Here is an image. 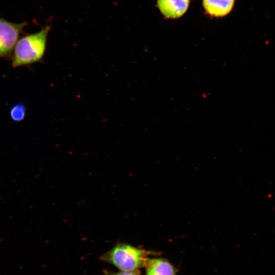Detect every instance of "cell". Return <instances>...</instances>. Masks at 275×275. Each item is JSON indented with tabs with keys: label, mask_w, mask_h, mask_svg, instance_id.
I'll list each match as a JSON object with an SVG mask.
<instances>
[{
	"label": "cell",
	"mask_w": 275,
	"mask_h": 275,
	"mask_svg": "<svg viewBox=\"0 0 275 275\" xmlns=\"http://www.w3.org/2000/svg\"><path fill=\"white\" fill-rule=\"evenodd\" d=\"M50 25H46L37 33L25 35L18 40L12 57L14 68L40 61L46 48Z\"/></svg>",
	"instance_id": "1"
},
{
	"label": "cell",
	"mask_w": 275,
	"mask_h": 275,
	"mask_svg": "<svg viewBox=\"0 0 275 275\" xmlns=\"http://www.w3.org/2000/svg\"><path fill=\"white\" fill-rule=\"evenodd\" d=\"M144 250L126 243H118L100 257L101 261L116 267L121 271L138 270L148 259Z\"/></svg>",
	"instance_id": "2"
},
{
	"label": "cell",
	"mask_w": 275,
	"mask_h": 275,
	"mask_svg": "<svg viewBox=\"0 0 275 275\" xmlns=\"http://www.w3.org/2000/svg\"><path fill=\"white\" fill-rule=\"evenodd\" d=\"M26 24V22L13 23L0 17V59L10 56Z\"/></svg>",
	"instance_id": "3"
},
{
	"label": "cell",
	"mask_w": 275,
	"mask_h": 275,
	"mask_svg": "<svg viewBox=\"0 0 275 275\" xmlns=\"http://www.w3.org/2000/svg\"><path fill=\"white\" fill-rule=\"evenodd\" d=\"M157 4L166 18L174 19L182 16L186 12L189 0H157Z\"/></svg>",
	"instance_id": "4"
},
{
	"label": "cell",
	"mask_w": 275,
	"mask_h": 275,
	"mask_svg": "<svg viewBox=\"0 0 275 275\" xmlns=\"http://www.w3.org/2000/svg\"><path fill=\"white\" fill-rule=\"evenodd\" d=\"M235 0H203L206 13L210 16L223 17L232 10Z\"/></svg>",
	"instance_id": "5"
},
{
	"label": "cell",
	"mask_w": 275,
	"mask_h": 275,
	"mask_svg": "<svg viewBox=\"0 0 275 275\" xmlns=\"http://www.w3.org/2000/svg\"><path fill=\"white\" fill-rule=\"evenodd\" d=\"M146 275H175L174 266L163 258L148 259L145 264Z\"/></svg>",
	"instance_id": "6"
},
{
	"label": "cell",
	"mask_w": 275,
	"mask_h": 275,
	"mask_svg": "<svg viewBox=\"0 0 275 275\" xmlns=\"http://www.w3.org/2000/svg\"><path fill=\"white\" fill-rule=\"evenodd\" d=\"M26 112V106L23 103L17 104L11 109L10 117L14 122H20L25 118Z\"/></svg>",
	"instance_id": "7"
},
{
	"label": "cell",
	"mask_w": 275,
	"mask_h": 275,
	"mask_svg": "<svg viewBox=\"0 0 275 275\" xmlns=\"http://www.w3.org/2000/svg\"><path fill=\"white\" fill-rule=\"evenodd\" d=\"M104 275H140V272L138 270L124 271H120L119 272H113L108 270H105L104 271Z\"/></svg>",
	"instance_id": "8"
}]
</instances>
